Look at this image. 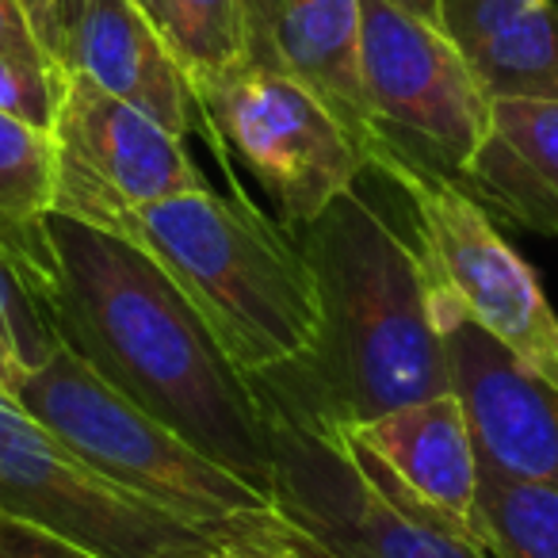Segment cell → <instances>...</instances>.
Returning a JSON list of instances; mask_svg holds the SVG:
<instances>
[{"label":"cell","mask_w":558,"mask_h":558,"mask_svg":"<svg viewBox=\"0 0 558 558\" xmlns=\"http://www.w3.org/2000/svg\"><path fill=\"white\" fill-rule=\"evenodd\" d=\"M54 326L100 379L192 448L268 494L271 456L248 375L218 349L180 288L131 241L47 215Z\"/></svg>","instance_id":"obj_1"},{"label":"cell","mask_w":558,"mask_h":558,"mask_svg":"<svg viewBox=\"0 0 558 558\" xmlns=\"http://www.w3.org/2000/svg\"><path fill=\"white\" fill-rule=\"evenodd\" d=\"M295 233L318 283L322 333L306 356L268 375L341 425L451 395L448 349L413 238L360 187Z\"/></svg>","instance_id":"obj_2"},{"label":"cell","mask_w":558,"mask_h":558,"mask_svg":"<svg viewBox=\"0 0 558 558\" xmlns=\"http://www.w3.org/2000/svg\"><path fill=\"white\" fill-rule=\"evenodd\" d=\"M149 256L195 306L218 349L245 375L271 372L318 344V283L299 233L271 222L238 184L146 203L108 226Z\"/></svg>","instance_id":"obj_3"},{"label":"cell","mask_w":558,"mask_h":558,"mask_svg":"<svg viewBox=\"0 0 558 558\" xmlns=\"http://www.w3.org/2000/svg\"><path fill=\"white\" fill-rule=\"evenodd\" d=\"M16 398L73 456L126 494L203 527L253 558H306L268 494L123 398L73 349H58L16 383Z\"/></svg>","instance_id":"obj_4"},{"label":"cell","mask_w":558,"mask_h":558,"mask_svg":"<svg viewBox=\"0 0 558 558\" xmlns=\"http://www.w3.org/2000/svg\"><path fill=\"white\" fill-rule=\"evenodd\" d=\"M248 383L268 433V501L306 558H494L425 509L349 425L268 372Z\"/></svg>","instance_id":"obj_5"},{"label":"cell","mask_w":558,"mask_h":558,"mask_svg":"<svg viewBox=\"0 0 558 558\" xmlns=\"http://www.w3.org/2000/svg\"><path fill=\"white\" fill-rule=\"evenodd\" d=\"M367 172L402 192L433 303L463 314L558 390V314L494 215L459 180L390 146L375 149Z\"/></svg>","instance_id":"obj_6"},{"label":"cell","mask_w":558,"mask_h":558,"mask_svg":"<svg viewBox=\"0 0 558 558\" xmlns=\"http://www.w3.org/2000/svg\"><path fill=\"white\" fill-rule=\"evenodd\" d=\"M218 165L233 180L230 154L276 199L279 222L303 230L341 192L360 184L367 154L326 100L303 81L241 58L195 85Z\"/></svg>","instance_id":"obj_7"},{"label":"cell","mask_w":558,"mask_h":558,"mask_svg":"<svg viewBox=\"0 0 558 558\" xmlns=\"http://www.w3.org/2000/svg\"><path fill=\"white\" fill-rule=\"evenodd\" d=\"M0 517L50 532L100 558H199L210 547H226L203 527L108 482L4 390Z\"/></svg>","instance_id":"obj_8"},{"label":"cell","mask_w":558,"mask_h":558,"mask_svg":"<svg viewBox=\"0 0 558 558\" xmlns=\"http://www.w3.org/2000/svg\"><path fill=\"white\" fill-rule=\"evenodd\" d=\"M360 70L379 146L459 180L494 126V100L440 24L360 0Z\"/></svg>","instance_id":"obj_9"},{"label":"cell","mask_w":558,"mask_h":558,"mask_svg":"<svg viewBox=\"0 0 558 558\" xmlns=\"http://www.w3.org/2000/svg\"><path fill=\"white\" fill-rule=\"evenodd\" d=\"M54 146L58 169L50 210L96 230H108L134 207L207 187V177L180 134L81 73H65Z\"/></svg>","instance_id":"obj_10"},{"label":"cell","mask_w":558,"mask_h":558,"mask_svg":"<svg viewBox=\"0 0 558 558\" xmlns=\"http://www.w3.org/2000/svg\"><path fill=\"white\" fill-rule=\"evenodd\" d=\"M433 311L482 466L558 489V390L463 314L436 303Z\"/></svg>","instance_id":"obj_11"},{"label":"cell","mask_w":558,"mask_h":558,"mask_svg":"<svg viewBox=\"0 0 558 558\" xmlns=\"http://www.w3.org/2000/svg\"><path fill=\"white\" fill-rule=\"evenodd\" d=\"M245 58L303 81L364 146L379 149L360 70V0H241Z\"/></svg>","instance_id":"obj_12"},{"label":"cell","mask_w":558,"mask_h":558,"mask_svg":"<svg viewBox=\"0 0 558 558\" xmlns=\"http://www.w3.org/2000/svg\"><path fill=\"white\" fill-rule=\"evenodd\" d=\"M62 70L134 104L180 138L192 131L207 134L192 81L142 0H85L65 43Z\"/></svg>","instance_id":"obj_13"},{"label":"cell","mask_w":558,"mask_h":558,"mask_svg":"<svg viewBox=\"0 0 558 558\" xmlns=\"http://www.w3.org/2000/svg\"><path fill=\"white\" fill-rule=\"evenodd\" d=\"M349 428L372 456H379L395 471V478L425 509H433L444 524L486 547V524H482L478 505L482 459L456 390L398 405L383 417Z\"/></svg>","instance_id":"obj_14"},{"label":"cell","mask_w":558,"mask_h":558,"mask_svg":"<svg viewBox=\"0 0 558 558\" xmlns=\"http://www.w3.org/2000/svg\"><path fill=\"white\" fill-rule=\"evenodd\" d=\"M440 27L489 100L558 104L555 0H440Z\"/></svg>","instance_id":"obj_15"},{"label":"cell","mask_w":558,"mask_h":558,"mask_svg":"<svg viewBox=\"0 0 558 558\" xmlns=\"http://www.w3.org/2000/svg\"><path fill=\"white\" fill-rule=\"evenodd\" d=\"M459 184L535 233H558V104L494 100V126Z\"/></svg>","instance_id":"obj_16"},{"label":"cell","mask_w":558,"mask_h":558,"mask_svg":"<svg viewBox=\"0 0 558 558\" xmlns=\"http://www.w3.org/2000/svg\"><path fill=\"white\" fill-rule=\"evenodd\" d=\"M54 253L43 233H12L0 226V360L12 375V395L27 372L43 367L62 337L50 311Z\"/></svg>","instance_id":"obj_17"},{"label":"cell","mask_w":558,"mask_h":558,"mask_svg":"<svg viewBox=\"0 0 558 558\" xmlns=\"http://www.w3.org/2000/svg\"><path fill=\"white\" fill-rule=\"evenodd\" d=\"M142 9L169 39L192 88L245 58L241 0H142Z\"/></svg>","instance_id":"obj_18"},{"label":"cell","mask_w":558,"mask_h":558,"mask_svg":"<svg viewBox=\"0 0 558 558\" xmlns=\"http://www.w3.org/2000/svg\"><path fill=\"white\" fill-rule=\"evenodd\" d=\"M478 505L494 558H558V489L482 466Z\"/></svg>","instance_id":"obj_19"},{"label":"cell","mask_w":558,"mask_h":558,"mask_svg":"<svg viewBox=\"0 0 558 558\" xmlns=\"http://www.w3.org/2000/svg\"><path fill=\"white\" fill-rule=\"evenodd\" d=\"M54 134L0 111V226L43 233L54 207Z\"/></svg>","instance_id":"obj_20"},{"label":"cell","mask_w":558,"mask_h":558,"mask_svg":"<svg viewBox=\"0 0 558 558\" xmlns=\"http://www.w3.org/2000/svg\"><path fill=\"white\" fill-rule=\"evenodd\" d=\"M65 96V70L39 54L0 47V111L54 134Z\"/></svg>","instance_id":"obj_21"},{"label":"cell","mask_w":558,"mask_h":558,"mask_svg":"<svg viewBox=\"0 0 558 558\" xmlns=\"http://www.w3.org/2000/svg\"><path fill=\"white\" fill-rule=\"evenodd\" d=\"M81 4L85 0H20V9H24L27 24H32L35 39H39V47L47 50V58L58 70H62L65 43H70V32L81 16Z\"/></svg>","instance_id":"obj_22"},{"label":"cell","mask_w":558,"mask_h":558,"mask_svg":"<svg viewBox=\"0 0 558 558\" xmlns=\"http://www.w3.org/2000/svg\"><path fill=\"white\" fill-rule=\"evenodd\" d=\"M0 558H100L85 547L58 539L50 532H39L32 524H16V520L0 517Z\"/></svg>","instance_id":"obj_23"},{"label":"cell","mask_w":558,"mask_h":558,"mask_svg":"<svg viewBox=\"0 0 558 558\" xmlns=\"http://www.w3.org/2000/svg\"><path fill=\"white\" fill-rule=\"evenodd\" d=\"M0 47L47 58V50L39 47V39H35L32 24H27L24 9H20V0H0ZM47 62H50V58H47Z\"/></svg>","instance_id":"obj_24"},{"label":"cell","mask_w":558,"mask_h":558,"mask_svg":"<svg viewBox=\"0 0 558 558\" xmlns=\"http://www.w3.org/2000/svg\"><path fill=\"white\" fill-rule=\"evenodd\" d=\"M395 4H398V9H405V12H413V16L440 24V0H395Z\"/></svg>","instance_id":"obj_25"},{"label":"cell","mask_w":558,"mask_h":558,"mask_svg":"<svg viewBox=\"0 0 558 558\" xmlns=\"http://www.w3.org/2000/svg\"><path fill=\"white\" fill-rule=\"evenodd\" d=\"M199 558H253V555H241V550H230V547H210L207 555Z\"/></svg>","instance_id":"obj_26"},{"label":"cell","mask_w":558,"mask_h":558,"mask_svg":"<svg viewBox=\"0 0 558 558\" xmlns=\"http://www.w3.org/2000/svg\"><path fill=\"white\" fill-rule=\"evenodd\" d=\"M0 390L12 395V375H9V367H4V360H0Z\"/></svg>","instance_id":"obj_27"}]
</instances>
